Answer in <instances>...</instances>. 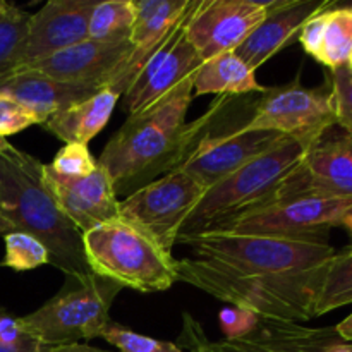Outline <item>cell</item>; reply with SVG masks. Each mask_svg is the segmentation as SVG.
Returning a JSON list of instances; mask_svg holds the SVG:
<instances>
[{
  "instance_id": "6da1fadb",
  "label": "cell",
  "mask_w": 352,
  "mask_h": 352,
  "mask_svg": "<svg viewBox=\"0 0 352 352\" xmlns=\"http://www.w3.org/2000/svg\"><path fill=\"white\" fill-rule=\"evenodd\" d=\"M184 246L192 256L177 260V282L260 320L291 323L315 318L323 277L337 253L329 236L212 232Z\"/></svg>"
},
{
  "instance_id": "7a4b0ae2",
  "label": "cell",
  "mask_w": 352,
  "mask_h": 352,
  "mask_svg": "<svg viewBox=\"0 0 352 352\" xmlns=\"http://www.w3.org/2000/svg\"><path fill=\"white\" fill-rule=\"evenodd\" d=\"M0 219L12 232H26L45 244L50 263L67 278L93 277L82 232L62 212L43 177V164L0 138Z\"/></svg>"
},
{
  "instance_id": "3957f363",
  "label": "cell",
  "mask_w": 352,
  "mask_h": 352,
  "mask_svg": "<svg viewBox=\"0 0 352 352\" xmlns=\"http://www.w3.org/2000/svg\"><path fill=\"white\" fill-rule=\"evenodd\" d=\"M260 93L217 96L203 116L186 122L172 170L191 175L205 189L278 146L289 138L272 131H251Z\"/></svg>"
},
{
  "instance_id": "277c9868",
  "label": "cell",
  "mask_w": 352,
  "mask_h": 352,
  "mask_svg": "<svg viewBox=\"0 0 352 352\" xmlns=\"http://www.w3.org/2000/svg\"><path fill=\"white\" fill-rule=\"evenodd\" d=\"M192 76L146 112L127 117L105 144L96 162L110 175L117 195H133L175 167L186 116L195 98Z\"/></svg>"
},
{
  "instance_id": "5b68a950",
  "label": "cell",
  "mask_w": 352,
  "mask_h": 352,
  "mask_svg": "<svg viewBox=\"0 0 352 352\" xmlns=\"http://www.w3.org/2000/svg\"><path fill=\"white\" fill-rule=\"evenodd\" d=\"M306 150L299 141L285 140L206 189L179 230L177 244L217 232L239 217L270 205L278 186L294 170Z\"/></svg>"
},
{
  "instance_id": "8992f818",
  "label": "cell",
  "mask_w": 352,
  "mask_h": 352,
  "mask_svg": "<svg viewBox=\"0 0 352 352\" xmlns=\"http://www.w3.org/2000/svg\"><path fill=\"white\" fill-rule=\"evenodd\" d=\"M89 270L122 289L151 294L177 282V260L124 220L102 223L82 234Z\"/></svg>"
},
{
  "instance_id": "52a82bcc",
  "label": "cell",
  "mask_w": 352,
  "mask_h": 352,
  "mask_svg": "<svg viewBox=\"0 0 352 352\" xmlns=\"http://www.w3.org/2000/svg\"><path fill=\"white\" fill-rule=\"evenodd\" d=\"M69 280L71 284L64 285L36 311L17 316L23 332L31 339L48 346H67L102 337L110 323V309L122 287L98 275L82 282Z\"/></svg>"
},
{
  "instance_id": "ba28073f",
  "label": "cell",
  "mask_w": 352,
  "mask_h": 352,
  "mask_svg": "<svg viewBox=\"0 0 352 352\" xmlns=\"http://www.w3.org/2000/svg\"><path fill=\"white\" fill-rule=\"evenodd\" d=\"M206 189L191 175L170 170L119 203V219L172 253L179 230Z\"/></svg>"
},
{
  "instance_id": "9c48e42d",
  "label": "cell",
  "mask_w": 352,
  "mask_h": 352,
  "mask_svg": "<svg viewBox=\"0 0 352 352\" xmlns=\"http://www.w3.org/2000/svg\"><path fill=\"white\" fill-rule=\"evenodd\" d=\"M337 126L332 86L305 88L294 81L258 95L251 131H272L309 148Z\"/></svg>"
},
{
  "instance_id": "30bf717a",
  "label": "cell",
  "mask_w": 352,
  "mask_h": 352,
  "mask_svg": "<svg viewBox=\"0 0 352 352\" xmlns=\"http://www.w3.org/2000/svg\"><path fill=\"white\" fill-rule=\"evenodd\" d=\"M351 206L352 198L299 196L278 199L239 217L217 232L239 236H329V230L339 227L340 219Z\"/></svg>"
},
{
  "instance_id": "8fae6325",
  "label": "cell",
  "mask_w": 352,
  "mask_h": 352,
  "mask_svg": "<svg viewBox=\"0 0 352 352\" xmlns=\"http://www.w3.org/2000/svg\"><path fill=\"white\" fill-rule=\"evenodd\" d=\"M275 0H196L184 34L203 62L236 52L267 17Z\"/></svg>"
},
{
  "instance_id": "7c38bea8",
  "label": "cell",
  "mask_w": 352,
  "mask_h": 352,
  "mask_svg": "<svg viewBox=\"0 0 352 352\" xmlns=\"http://www.w3.org/2000/svg\"><path fill=\"white\" fill-rule=\"evenodd\" d=\"M333 129L306 150L278 186L274 201L299 196L352 198V136Z\"/></svg>"
},
{
  "instance_id": "4fadbf2b",
  "label": "cell",
  "mask_w": 352,
  "mask_h": 352,
  "mask_svg": "<svg viewBox=\"0 0 352 352\" xmlns=\"http://www.w3.org/2000/svg\"><path fill=\"white\" fill-rule=\"evenodd\" d=\"M195 6H192V9H195ZM191 10H189V14H191ZM188 16L172 30V33L164 40V43L144 62V65L129 85V88L120 96L122 109L127 113V117L146 112L148 109L160 103L182 81L191 78L196 69L201 65L203 60L198 57L196 50L184 34V24Z\"/></svg>"
},
{
  "instance_id": "5bb4252c",
  "label": "cell",
  "mask_w": 352,
  "mask_h": 352,
  "mask_svg": "<svg viewBox=\"0 0 352 352\" xmlns=\"http://www.w3.org/2000/svg\"><path fill=\"white\" fill-rule=\"evenodd\" d=\"M131 54L129 40L96 41L88 38L23 69H34L65 85L102 89L110 85Z\"/></svg>"
},
{
  "instance_id": "9a60e30c",
  "label": "cell",
  "mask_w": 352,
  "mask_h": 352,
  "mask_svg": "<svg viewBox=\"0 0 352 352\" xmlns=\"http://www.w3.org/2000/svg\"><path fill=\"white\" fill-rule=\"evenodd\" d=\"M95 3L96 0H50L31 14L14 71L88 40V19Z\"/></svg>"
},
{
  "instance_id": "2e32d148",
  "label": "cell",
  "mask_w": 352,
  "mask_h": 352,
  "mask_svg": "<svg viewBox=\"0 0 352 352\" xmlns=\"http://www.w3.org/2000/svg\"><path fill=\"white\" fill-rule=\"evenodd\" d=\"M43 177L62 212L82 234L119 219L120 201L117 199L116 186L100 165L88 177L67 179L43 164Z\"/></svg>"
},
{
  "instance_id": "e0dca14e",
  "label": "cell",
  "mask_w": 352,
  "mask_h": 352,
  "mask_svg": "<svg viewBox=\"0 0 352 352\" xmlns=\"http://www.w3.org/2000/svg\"><path fill=\"white\" fill-rule=\"evenodd\" d=\"M196 0H136V21L129 41L133 54L107 88L124 95L144 62L184 19Z\"/></svg>"
},
{
  "instance_id": "ac0fdd59",
  "label": "cell",
  "mask_w": 352,
  "mask_h": 352,
  "mask_svg": "<svg viewBox=\"0 0 352 352\" xmlns=\"http://www.w3.org/2000/svg\"><path fill=\"white\" fill-rule=\"evenodd\" d=\"M333 3V0H275L270 12L237 48L236 55L256 71L298 40L306 21L330 9Z\"/></svg>"
},
{
  "instance_id": "d6986e66",
  "label": "cell",
  "mask_w": 352,
  "mask_h": 352,
  "mask_svg": "<svg viewBox=\"0 0 352 352\" xmlns=\"http://www.w3.org/2000/svg\"><path fill=\"white\" fill-rule=\"evenodd\" d=\"M98 89L57 81L34 69H21L0 78V95L16 100L43 126L54 113L93 96Z\"/></svg>"
},
{
  "instance_id": "ffe728a7",
  "label": "cell",
  "mask_w": 352,
  "mask_h": 352,
  "mask_svg": "<svg viewBox=\"0 0 352 352\" xmlns=\"http://www.w3.org/2000/svg\"><path fill=\"white\" fill-rule=\"evenodd\" d=\"M120 96L113 89L102 88L89 98L54 113L41 127L64 143L88 146L89 141L109 124Z\"/></svg>"
},
{
  "instance_id": "44dd1931",
  "label": "cell",
  "mask_w": 352,
  "mask_h": 352,
  "mask_svg": "<svg viewBox=\"0 0 352 352\" xmlns=\"http://www.w3.org/2000/svg\"><path fill=\"white\" fill-rule=\"evenodd\" d=\"M263 91H267V86L258 82L256 71L237 57L236 52H227L201 62L192 76V96L250 95Z\"/></svg>"
},
{
  "instance_id": "7402d4cb",
  "label": "cell",
  "mask_w": 352,
  "mask_h": 352,
  "mask_svg": "<svg viewBox=\"0 0 352 352\" xmlns=\"http://www.w3.org/2000/svg\"><path fill=\"white\" fill-rule=\"evenodd\" d=\"M136 21V0H96L88 19V38L96 41L129 40Z\"/></svg>"
},
{
  "instance_id": "603a6c76",
  "label": "cell",
  "mask_w": 352,
  "mask_h": 352,
  "mask_svg": "<svg viewBox=\"0 0 352 352\" xmlns=\"http://www.w3.org/2000/svg\"><path fill=\"white\" fill-rule=\"evenodd\" d=\"M349 305H352V246H346L330 260L316 299L315 318Z\"/></svg>"
},
{
  "instance_id": "cb8c5ba5",
  "label": "cell",
  "mask_w": 352,
  "mask_h": 352,
  "mask_svg": "<svg viewBox=\"0 0 352 352\" xmlns=\"http://www.w3.org/2000/svg\"><path fill=\"white\" fill-rule=\"evenodd\" d=\"M352 55V7L330 9L316 60L332 69L346 65Z\"/></svg>"
},
{
  "instance_id": "d4e9b609",
  "label": "cell",
  "mask_w": 352,
  "mask_h": 352,
  "mask_svg": "<svg viewBox=\"0 0 352 352\" xmlns=\"http://www.w3.org/2000/svg\"><path fill=\"white\" fill-rule=\"evenodd\" d=\"M31 14L10 6L0 16V78L16 69Z\"/></svg>"
},
{
  "instance_id": "484cf974",
  "label": "cell",
  "mask_w": 352,
  "mask_h": 352,
  "mask_svg": "<svg viewBox=\"0 0 352 352\" xmlns=\"http://www.w3.org/2000/svg\"><path fill=\"white\" fill-rule=\"evenodd\" d=\"M3 243H6V256L0 261V267L26 272L50 263V253L45 244L30 234L9 232L3 236Z\"/></svg>"
},
{
  "instance_id": "4316f807",
  "label": "cell",
  "mask_w": 352,
  "mask_h": 352,
  "mask_svg": "<svg viewBox=\"0 0 352 352\" xmlns=\"http://www.w3.org/2000/svg\"><path fill=\"white\" fill-rule=\"evenodd\" d=\"M102 339L116 346L120 352H184L177 344L141 336L127 327L110 322L102 332Z\"/></svg>"
},
{
  "instance_id": "83f0119b",
  "label": "cell",
  "mask_w": 352,
  "mask_h": 352,
  "mask_svg": "<svg viewBox=\"0 0 352 352\" xmlns=\"http://www.w3.org/2000/svg\"><path fill=\"white\" fill-rule=\"evenodd\" d=\"M50 165L55 174L67 179L88 177L98 167V162L93 158L91 151L86 144L79 143H65L60 150L55 153Z\"/></svg>"
},
{
  "instance_id": "f1b7e54d",
  "label": "cell",
  "mask_w": 352,
  "mask_h": 352,
  "mask_svg": "<svg viewBox=\"0 0 352 352\" xmlns=\"http://www.w3.org/2000/svg\"><path fill=\"white\" fill-rule=\"evenodd\" d=\"M329 82L332 86L337 127L352 136V71L349 65L332 69Z\"/></svg>"
},
{
  "instance_id": "f546056e",
  "label": "cell",
  "mask_w": 352,
  "mask_h": 352,
  "mask_svg": "<svg viewBox=\"0 0 352 352\" xmlns=\"http://www.w3.org/2000/svg\"><path fill=\"white\" fill-rule=\"evenodd\" d=\"M31 126H40L36 117L16 100L0 95V138L7 140V136L21 133Z\"/></svg>"
},
{
  "instance_id": "4dcf8cb0",
  "label": "cell",
  "mask_w": 352,
  "mask_h": 352,
  "mask_svg": "<svg viewBox=\"0 0 352 352\" xmlns=\"http://www.w3.org/2000/svg\"><path fill=\"white\" fill-rule=\"evenodd\" d=\"M219 323L226 333L227 340L244 339L250 336L256 327L258 318L251 313L244 311L239 308H226L220 311Z\"/></svg>"
},
{
  "instance_id": "1f68e13d",
  "label": "cell",
  "mask_w": 352,
  "mask_h": 352,
  "mask_svg": "<svg viewBox=\"0 0 352 352\" xmlns=\"http://www.w3.org/2000/svg\"><path fill=\"white\" fill-rule=\"evenodd\" d=\"M329 10H323V12L316 14L311 19H308L305 23V26L301 28V33H299V43L302 45L305 52L308 55H311L313 58L318 57L320 47H322L323 33H325L327 19H329Z\"/></svg>"
},
{
  "instance_id": "d6a6232c",
  "label": "cell",
  "mask_w": 352,
  "mask_h": 352,
  "mask_svg": "<svg viewBox=\"0 0 352 352\" xmlns=\"http://www.w3.org/2000/svg\"><path fill=\"white\" fill-rule=\"evenodd\" d=\"M33 340L34 339L23 332L19 322H17V316L0 308V344L2 346H23V344L33 342Z\"/></svg>"
},
{
  "instance_id": "836d02e7",
  "label": "cell",
  "mask_w": 352,
  "mask_h": 352,
  "mask_svg": "<svg viewBox=\"0 0 352 352\" xmlns=\"http://www.w3.org/2000/svg\"><path fill=\"white\" fill-rule=\"evenodd\" d=\"M64 346H48L38 340L23 344V346H2L0 344V352H58Z\"/></svg>"
},
{
  "instance_id": "e575fe53",
  "label": "cell",
  "mask_w": 352,
  "mask_h": 352,
  "mask_svg": "<svg viewBox=\"0 0 352 352\" xmlns=\"http://www.w3.org/2000/svg\"><path fill=\"white\" fill-rule=\"evenodd\" d=\"M213 352H253L250 347L244 346L239 340H220V342H212Z\"/></svg>"
},
{
  "instance_id": "d590c367",
  "label": "cell",
  "mask_w": 352,
  "mask_h": 352,
  "mask_svg": "<svg viewBox=\"0 0 352 352\" xmlns=\"http://www.w3.org/2000/svg\"><path fill=\"white\" fill-rule=\"evenodd\" d=\"M336 332H337V336L344 340V342L352 344V313L336 327Z\"/></svg>"
},
{
  "instance_id": "8d00e7d4",
  "label": "cell",
  "mask_w": 352,
  "mask_h": 352,
  "mask_svg": "<svg viewBox=\"0 0 352 352\" xmlns=\"http://www.w3.org/2000/svg\"><path fill=\"white\" fill-rule=\"evenodd\" d=\"M58 352H109V351H102L96 349V347H89L86 344H67V346L62 347Z\"/></svg>"
},
{
  "instance_id": "74e56055",
  "label": "cell",
  "mask_w": 352,
  "mask_h": 352,
  "mask_svg": "<svg viewBox=\"0 0 352 352\" xmlns=\"http://www.w3.org/2000/svg\"><path fill=\"white\" fill-rule=\"evenodd\" d=\"M339 227H344V229L347 230V234H349L351 239H352V206L342 215Z\"/></svg>"
},
{
  "instance_id": "f35d334b",
  "label": "cell",
  "mask_w": 352,
  "mask_h": 352,
  "mask_svg": "<svg viewBox=\"0 0 352 352\" xmlns=\"http://www.w3.org/2000/svg\"><path fill=\"white\" fill-rule=\"evenodd\" d=\"M9 232H12L10 226L6 222V220L0 219V236H6V234H9Z\"/></svg>"
},
{
  "instance_id": "ab89813d",
  "label": "cell",
  "mask_w": 352,
  "mask_h": 352,
  "mask_svg": "<svg viewBox=\"0 0 352 352\" xmlns=\"http://www.w3.org/2000/svg\"><path fill=\"white\" fill-rule=\"evenodd\" d=\"M10 6H12V3H9V2H3V0H0V16H2V14L6 12V10L9 9Z\"/></svg>"
},
{
  "instance_id": "60d3db41",
  "label": "cell",
  "mask_w": 352,
  "mask_h": 352,
  "mask_svg": "<svg viewBox=\"0 0 352 352\" xmlns=\"http://www.w3.org/2000/svg\"><path fill=\"white\" fill-rule=\"evenodd\" d=\"M347 65H349V69L352 71V55H351V58H349V62H347Z\"/></svg>"
},
{
  "instance_id": "b9f144b4",
  "label": "cell",
  "mask_w": 352,
  "mask_h": 352,
  "mask_svg": "<svg viewBox=\"0 0 352 352\" xmlns=\"http://www.w3.org/2000/svg\"><path fill=\"white\" fill-rule=\"evenodd\" d=\"M351 346H352V344H351Z\"/></svg>"
},
{
  "instance_id": "7bdbcfd3",
  "label": "cell",
  "mask_w": 352,
  "mask_h": 352,
  "mask_svg": "<svg viewBox=\"0 0 352 352\" xmlns=\"http://www.w3.org/2000/svg\"><path fill=\"white\" fill-rule=\"evenodd\" d=\"M351 7H352V6H351Z\"/></svg>"
}]
</instances>
